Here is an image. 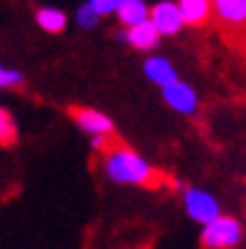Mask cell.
Listing matches in <instances>:
<instances>
[{
    "label": "cell",
    "mask_w": 246,
    "mask_h": 249,
    "mask_svg": "<svg viewBox=\"0 0 246 249\" xmlns=\"http://www.w3.org/2000/svg\"><path fill=\"white\" fill-rule=\"evenodd\" d=\"M103 171L115 184H131V186H156L161 181L158 174L141 154H136L131 146L115 141L113 136L103 146Z\"/></svg>",
    "instance_id": "obj_1"
},
{
    "label": "cell",
    "mask_w": 246,
    "mask_h": 249,
    "mask_svg": "<svg viewBox=\"0 0 246 249\" xmlns=\"http://www.w3.org/2000/svg\"><path fill=\"white\" fill-rule=\"evenodd\" d=\"M244 237V227L236 216L219 214L204 224L201 231V247L204 249H234Z\"/></svg>",
    "instance_id": "obj_2"
},
{
    "label": "cell",
    "mask_w": 246,
    "mask_h": 249,
    "mask_svg": "<svg viewBox=\"0 0 246 249\" xmlns=\"http://www.w3.org/2000/svg\"><path fill=\"white\" fill-rule=\"evenodd\" d=\"M183 207H186V214L198 224H206L213 216L221 214L216 196L204 192V189H186L183 192Z\"/></svg>",
    "instance_id": "obj_3"
},
{
    "label": "cell",
    "mask_w": 246,
    "mask_h": 249,
    "mask_svg": "<svg viewBox=\"0 0 246 249\" xmlns=\"http://www.w3.org/2000/svg\"><path fill=\"white\" fill-rule=\"evenodd\" d=\"M161 91H164V101L173 111H179L183 116L196 113V108H198V93L194 91V86H189L181 78H173L171 83L161 86Z\"/></svg>",
    "instance_id": "obj_4"
},
{
    "label": "cell",
    "mask_w": 246,
    "mask_h": 249,
    "mask_svg": "<svg viewBox=\"0 0 246 249\" xmlns=\"http://www.w3.org/2000/svg\"><path fill=\"white\" fill-rule=\"evenodd\" d=\"M148 20L153 23L158 36H176L183 28L181 10L173 0H161V3H156L153 8H148Z\"/></svg>",
    "instance_id": "obj_5"
},
{
    "label": "cell",
    "mask_w": 246,
    "mask_h": 249,
    "mask_svg": "<svg viewBox=\"0 0 246 249\" xmlns=\"http://www.w3.org/2000/svg\"><path fill=\"white\" fill-rule=\"evenodd\" d=\"M211 13L226 31L239 33L246 23V0H211Z\"/></svg>",
    "instance_id": "obj_6"
},
{
    "label": "cell",
    "mask_w": 246,
    "mask_h": 249,
    "mask_svg": "<svg viewBox=\"0 0 246 249\" xmlns=\"http://www.w3.org/2000/svg\"><path fill=\"white\" fill-rule=\"evenodd\" d=\"M73 121L81 131L91 136H113V121L106 113H100L96 108H73L70 111Z\"/></svg>",
    "instance_id": "obj_7"
},
{
    "label": "cell",
    "mask_w": 246,
    "mask_h": 249,
    "mask_svg": "<svg viewBox=\"0 0 246 249\" xmlns=\"http://www.w3.org/2000/svg\"><path fill=\"white\" fill-rule=\"evenodd\" d=\"M123 38L131 43V46L136 51H153L158 46V40H161V36H158V31L153 28V23L146 18V20H141L136 25H128L126 28V33Z\"/></svg>",
    "instance_id": "obj_8"
},
{
    "label": "cell",
    "mask_w": 246,
    "mask_h": 249,
    "mask_svg": "<svg viewBox=\"0 0 246 249\" xmlns=\"http://www.w3.org/2000/svg\"><path fill=\"white\" fill-rule=\"evenodd\" d=\"M176 5L181 10L183 25L201 28V25H206L209 18H211V0H179Z\"/></svg>",
    "instance_id": "obj_9"
},
{
    "label": "cell",
    "mask_w": 246,
    "mask_h": 249,
    "mask_svg": "<svg viewBox=\"0 0 246 249\" xmlns=\"http://www.w3.org/2000/svg\"><path fill=\"white\" fill-rule=\"evenodd\" d=\"M143 73L156 83V86H166V83H171L173 78H179L176 76V68L171 66V61L168 58H164V55H151L146 63H143Z\"/></svg>",
    "instance_id": "obj_10"
},
{
    "label": "cell",
    "mask_w": 246,
    "mask_h": 249,
    "mask_svg": "<svg viewBox=\"0 0 246 249\" xmlns=\"http://www.w3.org/2000/svg\"><path fill=\"white\" fill-rule=\"evenodd\" d=\"M115 18L121 20L123 28L146 20V18H148V5H146V0H121L118 8H115Z\"/></svg>",
    "instance_id": "obj_11"
},
{
    "label": "cell",
    "mask_w": 246,
    "mask_h": 249,
    "mask_svg": "<svg viewBox=\"0 0 246 249\" xmlns=\"http://www.w3.org/2000/svg\"><path fill=\"white\" fill-rule=\"evenodd\" d=\"M35 23L46 33H63L66 25H68V18H66V13L58 10V8H38L35 10Z\"/></svg>",
    "instance_id": "obj_12"
},
{
    "label": "cell",
    "mask_w": 246,
    "mask_h": 249,
    "mask_svg": "<svg viewBox=\"0 0 246 249\" xmlns=\"http://www.w3.org/2000/svg\"><path fill=\"white\" fill-rule=\"evenodd\" d=\"M18 136V126H16V119L10 116L8 108L0 106V146H10Z\"/></svg>",
    "instance_id": "obj_13"
},
{
    "label": "cell",
    "mask_w": 246,
    "mask_h": 249,
    "mask_svg": "<svg viewBox=\"0 0 246 249\" xmlns=\"http://www.w3.org/2000/svg\"><path fill=\"white\" fill-rule=\"evenodd\" d=\"M20 83H23L20 71H13V68L0 63V89H16V86H20Z\"/></svg>",
    "instance_id": "obj_14"
},
{
    "label": "cell",
    "mask_w": 246,
    "mask_h": 249,
    "mask_svg": "<svg viewBox=\"0 0 246 249\" xmlns=\"http://www.w3.org/2000/svg\"><path fill=\"white\" fill-rule=\"evenodd\" d=\"M76 18H78V25H81V28H85V31H91V28H96V23L100 20V16H98V13H96V10H93L88 3L78 8V16H76Z\"/></svg>",
    "instance_id": "obj_15"
},
{
    "label": "cell",
    "mask_w": 246,
    "mask_h": 249,
    "mask_svg": "<svg viewBox=\"0 0 246 249\" xmlns=\"http://www.w3.org/2000/svg\"><path fill=\"white\" fill-rule=\"evenodd\" d=\"M118 3H121V0H88V5L98 13L100 18H103V16H113L115 8H118Z\"/></svg>",
    "instance_id": "obj_16"
}]
</instances>
